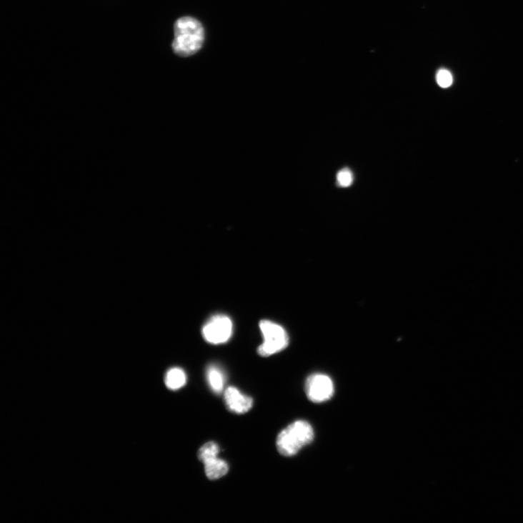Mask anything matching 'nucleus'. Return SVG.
Instances as JSON below:
<instances>
[{"label": "nucleus", "mask_w": 523, "mask_h": 523, "mask_svg": "<svg viewBox=\"0 0 523 523\" xmlns=\"http://www.w3.org/2000/svg\"><path fill=\"white\" fill-rule=\"evenodd\" d=\"M334 392L333 382L325 374H313L305 382V392L309 399L314 403L329 400L333 397Z\"/></svg>", "instance_id": "obj_5"}, {"label": "nucleus", "mask_w": 523, "mask_h": 523, "mask_svg": "<svg viewBox=\"0 0 523 523\" xmlns=\"http://www.w3.org/2000/svg\"><path fill=\"white\" fill-rule=\"evenodd\" d=\"M233 322L225 315L211 317L204 325L202 335L205 341L213 344L227 342L233 334Z\"/></svg>", "instance_id": "obj_4"}, {"label": "nucleus", "mask_w": 523, "mask_h": 523, "mask_svg": "<svg viewBox=\"0 0 523 523\" xmlns=\"http://www.w3.org/2000/svg\"><path fill=\"white\" fill-rule=\"evenodd\" d=\"M437 82L443 89H447L453 83V76L451 72L447 69H441L437 74Z\"/></svg>", "instance_id": "obj_12"}, {"label": "nucleus", "mask_w": 523, "mask_h": 523, "mask_svg": "<svg viewBox=\"0 0 523 523\" xmlns=\"http://www.w3.org/2000/svg\"><path fill=\"white\" fill-rule=\"evenodd\" d=\"M174 39L171 48L174 54L181 57L191 56L202 48L204 29L196 19L183 17L174 26Z\"/></svg>", "instance_id": "obj_1"}, {"label": "nucleus", "mask_w": 523, "mask_h": 523, "mask_svg": "<svg viewBox=\"0 0 523 523\" xmlns=\"http://www.w3.org/2000/svg\"><path fill=\"white\" fill-rule=\"evenodd\" d=\"M220 453V448L214 442H208L204 444L199 451L198 457L202 462L209 459L218 457Z\"/></svg>", "instance_id": "obj_10"}, {"label": "nucleus", "mask_w": 523, "mask_h": 523, "mask_svg": "<svg viewBox=\"0 0 523 523\" xmlns=\"http://www.w3.org/2000/svg\"><path fill=\"white\" fill-rule=\"evenodd\" d=\"M206 477L209 479H217L225 476L229 472V465L224 460L213 457L203 462Z\"/></svg>", "instance_id": "obj_7"}, {"label": "nucleus", "mask_w": 523, "mask_h": 523, "mask_svg": "<svg viewBox=\"0 0 523 523\" xmlns=\"http://www.w3.org/2000/svg\"><path fill=\"white\" fill-rule=\"evenodd\" d=\"M186 382V374L181 368H172L167 372L165 376V384L171 390H177L184 387Z\"/></svg>", "instance_id": "obj_9"}, {"label": "nucleus", "mask_w": 523, "mask_h": 523, "mask_svg": "<svg viewBox=\"0 0 523 523\" xmlns=\"http://www.w3.org/2000/svg\"><path fill=\"white\" fill-rule=\"evenodd\" d=\"M259 327L264 336V342L257 349L259 356L271 357L282 352L288 346L289 336L279 324L263 320L259 322Z\"/></svg>", "instance_id": "obj_3"}, {"label": "nucleus", "mask_w": 523, "mask_h": 523, "mask_svg": "<svg viewBox=\"0 0 523 523\" xmlns=\"http://www.w3.org/2000/svg\"><path fill=\"white\" fill-rule=\"evenodd\" d=\"M224 400L228 409L238 414L248 412L253 406L252 399L234 387H229L225 390Z\"/></svg>", "instance_id": "obj_6"}, {"label": "nucleus", "mask_w": 523, "mask_h": 523, "mask_svg": "<svg viewBox=\"0 0 523 523\" xmlns=\"http://www.w3.org/2000/svg\"><path fill=\"white\" fill-rule=\"evenodd\" d=\"M206 379L214 394H221L226 384V376L222 369L216 365H210L206 370Z\"/></svg>", "instance_id": "obj_8"}, {"label": "nucleus", "mask_w": 523, "mask_h": 523, "mask_svg": "<svg viewBox=\"0 0 523 523\" xmlns=\"http://www.w3.org/2000/svg\"><path fill=\"white\" fill-rule=\"evenodd\" d=\"M337 180L338 184L342 187L350 186L354 181L353 173L350 169H343L338 172Z\"/></svg>", "instance_id": "obj_11"}, {"label": "nucleus", "mask_w": 523, "mask_h": 523, "mask_svg": "<svg viewBox=\"0 0 523 523\" xmlns=\"http://www.w3.org/2000/svg\"><path fill=\"white\" fill-rule=\"evenodd\" d=\"M314 438V429L308 422L296 421L279 433L277 441V449L284 457H292L302 447L311 444Z\"/></svg>", "instance_id": "obj_2"}]
</instances>
